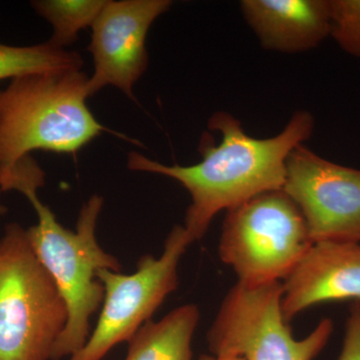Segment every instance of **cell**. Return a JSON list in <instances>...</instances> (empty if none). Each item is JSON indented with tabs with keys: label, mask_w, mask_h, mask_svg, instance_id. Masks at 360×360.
<instances>
[{
	"label": "cell",
	"mask_w": 360,
	"mask_h": 360,
	"mask_svg": "<svg viewBox=\"0 0 360 360\" xmlns=\"http://www.w3.org/2000/svg\"><path fill=\"white\" fill-rule=\"evenodd\" d=\"M208 129L219 131V146L202 139V160L189 167L165 165L134 151L127 167L134 172L165 175L179 181L191 196L184 229L193 241L205 236L213 217L267 191H281L291 151L304 144L314 130V118L307 110L291 116L283 131L269 139L251 137L236 116L217 111Z\"/></svg>",
	"instance_id": "obj_1"
},
{
	"label": "cell",
	"mask_w": 360,
	"mask_h": 360,
	"mask_svg": "<svg viewBox=\"0 0 360 360\" xmlns=\"http://www.w3.org/2000/svg\"><path fill=\"white\" fill-rule=\"evenodd\" d=\"M89 77L37 73L0 89V179L34 150L75 153L103 131L87 108Z\"/></svg>",
	"instance_id": "obj_2"
},
{
	"label": "cell",
	"mask_w": 360,
	"mask_h": 360,
	"mask_svg": "<svg viewBox=\"0 0 360 360\" xmlns=\"http://www.w3.org/2000/svg\"><path fill=\"white\" fill-rule=\"evenodd\" d=\"M39 217L27 231L28 239L40 264L53 279L68 309V322L52 352L51 360L72 356L90 336V319L103 305L104 288L97 279L99 269L120 272L122 265L103 250L96 238V225L103 206L101 196L94 195L78 217L75 231L59 224L37 191L25 194Z\"/></svg>",
	"instance_id": "obj_3"
},
{
	"label": "cell",
	"mask_w": 360,
	"mask_h": 360,
	"mask_svg": "<svg viewBox=\"0 0 360 360\" xmlns=\"http://www.w3.org/2000/svg\"><path fill=\"white\" fill-rule=\"evenodd\" d=\"M68 317L27 231L9 224L0 238V360H51Z\"/></svg>",
	"instance_id": "obj_4"
},
{
	"label": "cell",
	"mask_w": 360,
	"mask_h": 360,
	"mask_svg": "<svg viewBox=\"0 0 360 360\" xmlns=\"http://www.w3.org/2000/svg\"><path fill=\"white\" fill-rule=\"evenodd\" d=\"M312 245L302 212L281 189L227 210L219 257L239 283L259 286L285 279Z\"/></svg>",
	"instance_id": "obj_5"
},
{
	"label": "cell",
	"mask_w": 360,
	"mask_h": 360,
	"mask_svg": "<svg viewBox=\"0 0 360 360\" xmlns=\"http://www.w3.org/2000/svg\"><path fill=\"white\" fill-rule=\"evenodd\" d=\"M283 293L279 281L259 286L236 283L208 331L210 352L245 360L314 359L333 335V322L322 319L304 340H295L281 312Z\"/></svg>",
	"instance_id": "obj_6"
},
{
	"label": "cell",
	"mask_w": 360,
	"mask_h": 360,
	"mask_svg": "<svg viewBox=\"0 0 360 360\" xmlns=\"http://www.w3.org/2000/svg\"><path fill=\"white\" fill-rule=\"evenodd\" d=\"M193 239L177 225L165 240L160 258L144 255L132 274L101 269L97 279L104 288L103 309L94 333L70 360H101L120 343L129 342L179 286V264Z\"/></svg>",
	"instance_id": "obj_7"
},
{
	"label": "cell",
	"mask_w": 360,
	"mask_h": 360,
	"mask_svg": "<svg viewBox=\"0 0 360 360\" xmlns=\"http://www.w3.org/2000/svg\"><path fill=\"white\" fill-rule=\"evenodd\" d=\"M283 191L302 212L312 243H360V169L300 144L288 156Z\"/></svg>",
	"instance_id": "obj_8"
},
{
	"label": "cell",
	"mask_w": 360,
	"mask_h": 360,
	"mask_svg": "<svg viewBox=\"0 0 360 360\" xmlns=\"http://www.w3.org/2000/svg\"><path fill=\"white\" fill-rule=\"evenodd\" d=\"M172 6L170 0H108L92 25L89 51L94 63L87 92L115 86L134 99V86L148 65L149 28Z\"/></svg>",
	"instance_id": "obj_9"
},
{
	"label": "cell",
	"mask_w": 360,
	"mask_h": 360,
	"mask_svg": "<svg viewBox=\"0 0 360 360\" xmlns=\"http://www.w3.org/2000/svg\"><path fill=\"white\" fill-rule=\"evenodd\" d=\"M284 321L324 302H360V243L321 241L312 245L283 283Z\"/></svg>",
	"instance_id": "obj_10"
},
{
	"label": "cell",
	"mask_w": 360,
	"mask_h": 360,
	"mask_svg": "<svg viewBox=\"0 0 360 360\" xmlns=\"http://www.w3.org/2000/svg\"><path fill=\"white\" fill-rule=\"evenodd\" d=\"M241 13L266 51H311L331 35V0H243Z\"/></svg>",
	"instance_id": "obj_11"
},
{
	"label": "cell",
	"mask_w": 360,
	"mask_h": 360,
	"mask_svg": "<svg viewBox=\"0 0 360 360\" xmlns=\"http://www.w3.org/2000/svg\"><path fill=\"white\" fill-rule=\"evenodd\" d=\"M200 319L195 304H186L160 321H149L129 341L125 360H193L191 341Z\"/></svg>",
	"instance_id": "obj_12"
},
{
	"label": "cell",
	"mask_w": 360,
	"mask_h": 360,
	"mask_svg": "<svg viewBox=\"0 0 360 360\" xmlns=\"http://www.w3.org/2000/svg\"><path fill=\"white\" fill-rule=\"evenodd\" d=\"M84 59L77 51L60 49L47 41L32 46L0 44V80L37 73L79 71Z\"/></svg>",
	"instance_id": "obj_13"
},
{
	"label": "cell",
	"mask_w": 360,
	"mask_h": 360,
	"mask_svg": "<svg viewBox=\"0 0 360 360\" xmlns=\"http://www.w3.org/2000/svg\"><path fill=\"white\" fill-rule=\"evenodd\" d=\"M108 0H37L32 6L52 25L51 44L65 49L78 39V33L92 26Z\"/></svg>",
	"instance_id": "obj_14"
},
{
	"label": "cell",
	"mask_w": 360,
	"mask_h": 360,
	"mask_svg": "<svg viewBox=\"0 0 360 360\" xmlns=\"http://www.w3.org/2000/svg\"><path fill=\"white\" fill-rule=\"evenodd\" d=\"M331 35L345 53L360 58V0H331Z\"/></svg>",
	"instance_id": "obj_15"
},
{
	"label": "cell",
	"mask_w": 360,
	"mask_h": 360,
	"mask_svg": "<svg viewBox=\"0 0 360 360\" xmlns=\"http://www.w3.org/2000/svg\"><path fill=\"white\" fill-rule=\"evenodd\" d=\"M338 360H360V302H354L350 307Z\"/></svg>",
	"instance_id": "obj_16"
},
{
	"label": "cell",
	"mask_w": 360,
	"mask_h": 360,
	"mask_svg": "<svg viewBox=\"0 0 360 360\" xmlns=\"http://www.w3.org/2000/svg\"><path fill=\"white\" fill-rule=\"evenodd\" d=\"M198 360H245L243 356L238 355H222V356H208V355H202Z\"/></svg>",
	"instance_id": "obj_17"
},
{
	"label": "cell",
	"mask_w": 360,
	"mask_h": 360,
	"mask_svg": "<svg viewBox=\"0 0 360 360\" xmlns=\"http://www.w3.org/2000/svg\"><path fill=\"white\" fill-rule=\"evenodd\" d=\"M1 193V191H0ZM6 212V208L0 203V215L4 214Z\"/></svg>",
	"instance_id": "obj_18"
}]
</instances>
